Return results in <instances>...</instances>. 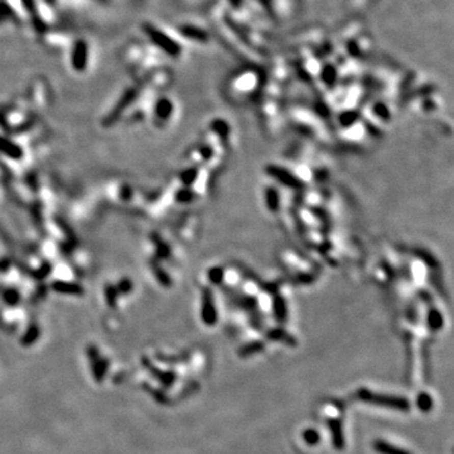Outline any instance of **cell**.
<instances>
[{
	"label": "cell",
	"instance_id": "obj_1",
	"mask_svg": "<svg viewBox=\"0 0 454 454\" xmlns=\"http://www.w3.org/2000/svg\"><path fill=\"white\" fill-rule=\"evenodd\" d=\"M357 397L358 399L363 400V402L372 404V405L384 406V408H389V409L409 410V408H410V403H409L406 399H403V397L389 396V395H379L366 389H361L360 391L357 392Z\"/></svg>",
	"mask_w": 454,
	"mask_h": 454
},
{
	"label": "cell",
	"instance_id": "obj_2",
	"mask_svg": "<svg viewBox=\"0 0 454 454\" xmlns=\"http://www.w3.org/2000/svg\"><path fill=\"white\" fill-rule=\"evenodd\" d=\"M147 33L148 36L153 39L154 43L156 46H159L161 48H163L167 53L172 56H177L179 53V47L177 43H174L169 37H167L166 34L159 32L158 29H155L154 26H147Z\"/></svg>",
	"mask_w": 454,
	"mask_h": 454
},
{
	"label": "cell",
	"instance_id": "obj_3",
	"mask_svg": "<svg viewBox=\"0 0 454 454\" xmlns=\"http://www.w3.org/2000/svg\"><path fill=\"white\" fill-rule=\"evenodd\" d=\"M328 426L332 433V440L337 449H342L344 447V438L343 430H342V424L337 420H329Z\"/></svg>",
	"mask_w": 454,
	"mask_h": 454
},
{
	"label": "cell",
	"instance_id": "obj_4",
	"mask_svg": "<svg viewBox=\"0 0 454 454\" xmlns=\"http://www.w3.org/2000/svg\"><path fill=\"white\" fill-rule=\"evenodd\" d=\"M373 448L376 449V452L380 454H410L408 450H404L402 448H397L391 445L390 443L384 442V440H378L373 444Z\"/></svg>",
	"mask_w": 454,
	"mask_h": 454
},
{
	"label": "cell",
	"instance_id": "obj_5",
	"mask_svg": "<svg viewBox=\"0 0 454 454\" xmlns=\"http://www.w3.org/2000/svg\"><path fill=\"white\" fill-rule=\"evenodd\" d=\"M86 57H87V47L84 42H78L75 47V52H73V63H75L76 67H84L85 63H86Z\"/></svg>",
	"mask_w": 454,
	"mask_h": 454
},
{
	"label": "cell",
	"instance_id": "obj_6",
	"mask_svg": "<svg viewBox=\"0 0 454 454\" xmlns=\"http://www.w3.org/2000/svg\"><path fill=\"white\" fill-rule=\"evenodd\" d=\"M304 439L308 444L314 445L319 442V434H318V432H315V430L309 429L304 433Z\"/></svg>",
	"mask_w": 454,
	"mask_h": 454
},
{
	"label": "cell",
	"instance_id": "obj_7",
	"mask_svg": "<svg viewBox=\"0 0 454 454\" xmlns=\"http://www.w3.org/2000/svg\"><path fill=\"white\" fill-rule=\"evenodd\" d=\"M418 404H419V408H420L421 410L428 411L429 409L432 408V399H430L426 394H421L420 396H419Z\"/></svg>",
	"mask_w": 454,
	"mask_h": 454
},
{
	"label": "cell",
	"instance_id": "obj_8",
	"mask_svg": "<svg viewBox=\"0 0 454 454\" xmlns=\"http://www.w3.org/2000/svg\"><path fill=\"white\" fill-rule=\"evenodd\" d=\"M48 2H52V0H48Z\"/></svg>",
	"mask_w": 454,
	"mask_h": 454
}]
</instances>
